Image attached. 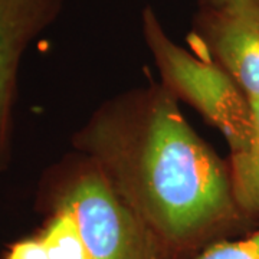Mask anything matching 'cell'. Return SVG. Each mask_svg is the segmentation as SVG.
<instances>
[{"label": "cell", "instance_id": "1", "mask_svg": "<svg viewBox=\"0 0 259 259\" xmlns=\"http://www.w3.org/2000/svg\"><path fill=\"white\" fill-rule=\"evenodd\" d=\"M166 252L209 246L248 216L229 163L190 124L161 83L115 95L72 137Z\"/></svg>", "mask_w": 259, "mask_h": 259}, {"label": "cell", "instance_id": "2", "mask_svg": "<svg viewBox=\"0 0 259 259\" xmlns=\"http://www.w3.org/2000/svg\"><path fill=\"white\" fill-rule=\"evenodd\" d=\"M45 209L74 216L90 259H164L166 250L88 157L76 153L40 185Z\"/></svg>", "mask_w": 259, "mask_h": 259}, {"label": "cell", "instance_id": "3", "mask_svg": "<svg viewBox=\"0 0 259 259\" xmlns=\"http://www.w3.org/2000/svg\"><path fill=\"white\" fill-rule=\"evenodd\" d=\"M141 28L161 85L177 101L187 102L219 130L231 153L241 151L250 134L248 95L210 56L177 45L151 8L143 10Z\"/></svg>", "mask_w": 259, "mask_h": 259}, {"label": "cell", "instance_id": "4", "mask_svg": "<svg viewBox=\"0 0 259 259\" xmlns=\"http://www.w3.org/2000/svg\"><path fill=\"white\" fill-rule=\"evenodd\" d=\"M190 47L221 65L249 100L259 97V0H200Z\"/></svg>", "mask_w": 259, "mask_h": 259}, {"label": "cell", "instance_id": "5", "mask_svg": "<svg viewBox=\"0 0 259 259\" xmlns=\"http://www.w3.org/2000/svg\"><path fill=\"white\" fill-rule=\"evenodd\" d=\"M61 9L62 0H0V171L12 160L13 111L22 58Z\"/></svg>", "mask_w": 259, "mask_h": 259}, {"label": "cell", "instance_id": "6", "mask_svg": "<svg viewBox=\"0 0 259 259\" xmlns=\"http://www.w3.org/2000/svg\"><path fill=\"white\" fill-rule=\"evenodd\" d=\"M249 101V140L241 151L231 153L229 171L236 203L248 218H256L259 216V97Z\"/></svg>", "mask_w": 259, "mask_h": 259}, {"label": "cell", "instance_id": "7", "mask_svg": "<svg viewBox=\"0 0 259 259\" xmlns=\"http://www.w3.org/2000/svg\"><path fill=\"white\" fill-rule=\"evenodd\" d=\"M40 239L51 259H90L76 221L65 209L51 210Z\"/></svg>", "mask_w": 259, "mask_h": 259}, {"label": "cell", "instance_id": "8", "mask_svg": "<svg viewBox=\"0 0 259 259\" xmlns=\"http://www.w3.org/2000/svg\"><path fill=\"white\" fill-rule=\"evenodd\" d=\"M194 259H259V229L242 239L214 242Z\"/></svg>", "mask_w": 259, "mask_h": 259}, {"label": "cell", "instance_id": "9", "mask_svg": "<svg viewBox=\"0 0 259 259\" xmlns=\"http://www.w3.org/2000/svg\"><path fill=\"white\" fill-rule=\"evenodd\" d=\"M6 259H51L40 238L23 239L12 245Z\"/></svg>", "mask_w": 259, "mask_h": 259}, {"label": "cell", "instance_id": "10", "mask_svg": "<svg viewBox=\"0 0 259 259\" xmlns=\"http://www.w3.org/2000/svg\"><path fill=\"white\" fill-rule=\"evenodd\" d=\"M206 2H209V3H212V5H223V3H226L228 0H206Z\"/></svg>", "mask_w": 259, "mask_h": 259}]
</instances>
